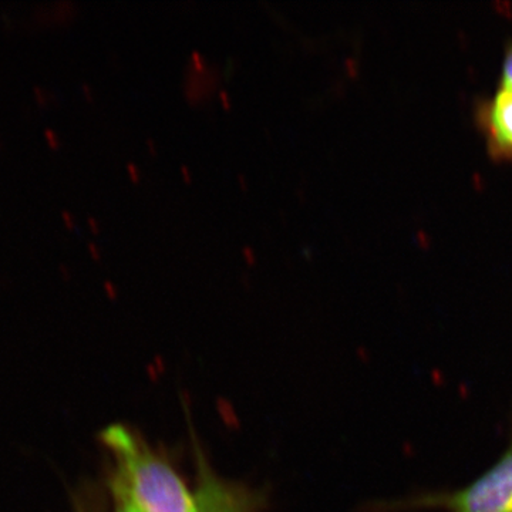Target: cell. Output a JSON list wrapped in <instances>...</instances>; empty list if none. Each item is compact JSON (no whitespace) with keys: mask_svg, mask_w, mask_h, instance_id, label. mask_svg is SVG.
<instances>
[{"mask_svg":"<svg viewBox=\"0 0 512 512\" xmlns=\"http://www.w3.org/2000/svg\"><path fill=\"white\" fill-rule=\"evenodd\" d=\"M103 441L116 458L114 478L138 512H192L194 494L183 478L138 434L114 424L103 431Z\"/></svg>","mask_w":512,"mask_h":512,"instance_id":"6da1fadb","label":"cell"},{"mask_svg":"<svg viewBox=\"0 0 512 512\" xmlns=\"http://www.w3.org/2000/svg\"><path fill=\"white\" fill-rule=\"evenodd\" d=\"M393 511L512 512V431L500 458L466 487L417 494Z\"/></svg>","mask_w":512,"mask_h":512,"instance_id":"7a4b0ae2","label":"cell"},{"mask_svg":"<svg viewBox=\"0 0 512 512\" xmlns=\"http://www.w3.org/2000/svg\"><path fill=\"white\" fill-rule=\"evenodd\" d=\"M474 121L484 138L488 156L512 161V87H495L474 104Z\"/></svg>","mask_w":512,"mask_h":512,"instance_id":"3957f363","label":"cell"},{"mask_svg":"<svg viewBox=\"0 0 512 512\" xmlns=\"http://www.w3.org/2000/svg\"><path fill=\"white\" fill-rule=\"evenodd\" d=\"M198 470L192 512H251L252 501L248 493L215 476L202 460Z\"/></svg>","mask_w":512,"mask_h":512,"instance_id":"277c9868","label":"cell"},{"mask_svg":"<svg viewBox=\"0 0 512 512\" xmlns=\"http://www.w3.org/2000/svg\"><path fill=\"white\" fill-rule=\"evenodd\" d=\"M111 491L114 497V512H138L136 505L128 497L126 488L114 477L111 480Z\"/></svg>","mask_w":512,"mask_h":512,"instance_id":"5b68a950","label":"cell"},{"mask_svg":"<svg viewBox=\"0 0 512 512\" xmlns=\"http://www.w3.org/2000/svg\"><path fill=\"white\" fill-rule=\"evenodd\" d=\"M497 86L512 87V40L505 45Z\"/></svg>","mask_w":512,"mask_h":512,"instance_id":"8992f818","label":"cell"},{"mask_svg":"<svg viewBox=\"0 0 512 512\" xmlns=\"http://www.w3.org/2000/svg\"><path fill=\"white\" fill-rule=\"evenodd\" d=\"M242 255H244L245 261H247L249 265L255 264L256 255L254 249L251 247H244V249H242Z\"/></svg>","mask_w":512,"mask_h":512,"instance_id":"52a82bcc","label":"cell"},{"mask_svg":"<svg viewBox=\"0 0 512 512\" xmlns=\"http://www.w3.org/2000/svg\"><path fill=\"white\" fill-rule=\"evenodd\" d=\"M191 60L192 63L195 64V67H197V69L201 70L202 67H204V60H202L201 53L197 52V50H195V52H192Z\"/></svg>","mask_w":512,"mask_h":512,"instance_id":"ba28073f","label":"cell"},{"mask_svg":"<svg viewBox=\"0 0 512 512\" xmlns=\"http://www.w3.org/2000/svg\"><path fill=\"white\" fill-rule=\"evenodd\" d=\"M220 99L222 104H224L225 109H229V107H231V97H229L227 90H221Z\"/></svg>","mask_w":512,"mask_h":512,"instance_id":"9c48e42d","label":"cell"},{"mask_svg":"<svg viewBox=\"0 0 512 512\" xmlns=\"http://www.w3.org/2000/svg\"><path fill=\"white\" fill-rule=\"evenodd\" d=\"M128 171H130L131 177H133L134 181L140 180V171L134 164H128Z\"/></svg>","mask_w":512,"mask_h":512,"instance_id":"30bf717a","label":"cell"},{"mask_svg":"<svg viewBox=\"0 0 512 512\" xmlns=\"http://www.w3.org/2000/svg\"><path fill=\"white\" fill-rule=\"evenodd\" d=\"M181 175H183L185 183H191L192 178L190 168H188L187 165H183V167H181Z\"/></svg>","mask_w":512,"mask_h":512,"instance_id":"8fae6325","label":"cell"},{"mask_svg":"<svg viewBox=\"0 0 512 512\" xmlns=\"http://www.w3.org/2000/svg\"><path fill=\"white\" fill-rule=\"evenodd\" d=\"M147 146H148V151H150L151 154H157V146H156V143H154L153 138H148Z\"/></svg>","mask_w":512,"mask_h":512,"instance_id":"7c38bea8","label":"cell"},{"mask_svg":"<svg viewBox=\"0 0 512 512\" xmlns=\"http://www.w3.org/2000/svg\"><path fill=\"white\" fill-rule=\"evenodd\" d=\"M238 181L239 185H241L242 190H248L247 178H245V175L239 174Z\"/></svg>","mask_w":512,"mask_h":512,"instance_id":"4fadbf2b","label":"cell"},{"mask_svg":"<svg viewBox=\"0 0 512 512\" xmlns=\"http://www.w3.org/2000/svg\"><path fill=\"white\" fill-rule=\"evenodd\" d=\"M302 254L306 256V258L312 259L313 249L311 247H303Z\"/></svg>","mask_w":512,"mask_h":512,"instance_id":"5bb4252c","label":"cell"}]
</instances>
